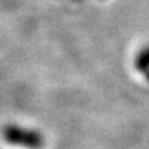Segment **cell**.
I'll return each instance as SVG.
<instances>
[{
    "mask_svg": "<svg viewBox=\"0 0 149 149\" xmlns=\"http://www.w3.org/2000/svg\"><path fill=\"white\" fill-rule=\"evenodd\" d=\"M3 139L9 145L26 149H41L45 145V137L39 131L17 124L5 126L3 128Z\"/></svg>",
    "mask_w": 149,
    "mask_h": 149,
    "instance_id": "1",
    "label": "cell"
},
{
    "mask_svg": "<svg viewBox=\"0 0 149 149\" xmlns=\"http://www.w3.org/2000/svg\"><path fill=\"white\" fill-rule=\"evenodd\" d=\"M135 65H136V70L144 74L145 79L149 81V47L141 50V52L136 58Z\"/></svg>",
    "mask_w": 149,
    "mask_h": 149,
    "instance_id": "2",
    "label": "cell"
}]
</instances>
